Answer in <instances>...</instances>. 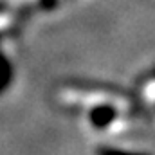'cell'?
Segmentation results:
<instances>
[{"instance_id":"2","label":"cell","mask_w":155,"mask_h":155,"mask_svg":"<svg viewBox=\"0 0 155 155\" xmlns=\"http://www.w3.org/2000/svg\"><path fill=\"white\" fill-rule=\"evenodd\" d=\"M97 155H146V153H134V152H121L116 148H101Z\"/></svg>"},{"instance_id":"1","label":"cell","mask_w":155,"mask_h":155,"mask_svg":"<svg viewBox=\"0 0 155 155\" xmlns=\"http://www.w3.org/2000/svg\"><path fill=\"white\" fill-rule=\"evenodd\" d=\"M117 116H119L117 107L116 105H108V103H99V105L92 107V110H90V114H88L90 124H92L94 128H99V130L110 126V124L116 121Z\"/></svg>"}]
</instances>
